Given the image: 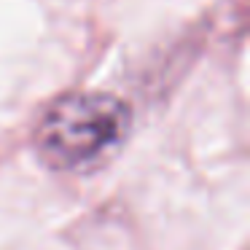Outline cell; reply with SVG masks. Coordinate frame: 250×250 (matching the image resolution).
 Instances as JSON below:
<instances>
[{
	"instance_id": "1",
	"label": "cell",
	"mask_w": 250,
	"mask_h": 250,
	"mask_svg": "<svg viewBox=\"0 0 250 250\" xmlns=\"http://www.w3.org/2000/svg\"><path fill=\"white\" fill-rule=\"evenodd\" d=\"M129 108L110 94H73L46 113L38 126V151L54 169H83L121 146Z\"/></svg>"
}]
</instances>
